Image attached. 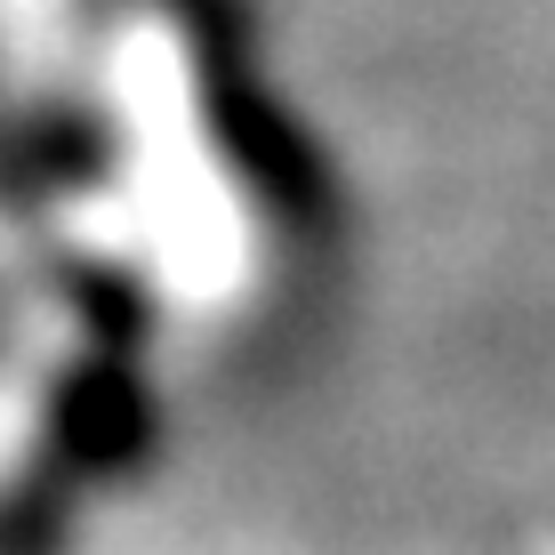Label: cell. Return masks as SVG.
Instances as JSON below:
<instances>
[{
	"mask_svg": "<svg viewBox=\"0 0 555 555\" xmlns=\"http://www.w3.org/2000/svg\"><path fill=\"white\" fill-rule=\"evenodd\" d=\"M202 56H209V129H218L225 162L250 178V194L291 225H314L331 209V185H322V153L306 145V129L291 121V105L242 65V49L225 41L218 25H202Z\"/></svg>",
	"mask_w": 555,
	"mask_h": 555,
	"instance_id": "obj_1",
	"label": "cell"
},
{
	"mask_svg": "<svg viewBox=\"0 0 555 555\" xmlns=\"http://www.w3.org/2000/svg\"><path fill=\"white\" fill-rule=\"evenodd\" d=\"M145 443H153V403H145V387H138V378H129L113 354H98V362H81V371L56 378V403H49V459L73 475V483L138 467Z\"/></svg>",
	"mask_w": 555,
	"mask_h": 555,
	"instance_id": "obj_2",
	"label": "cell"
}]
</instances>
